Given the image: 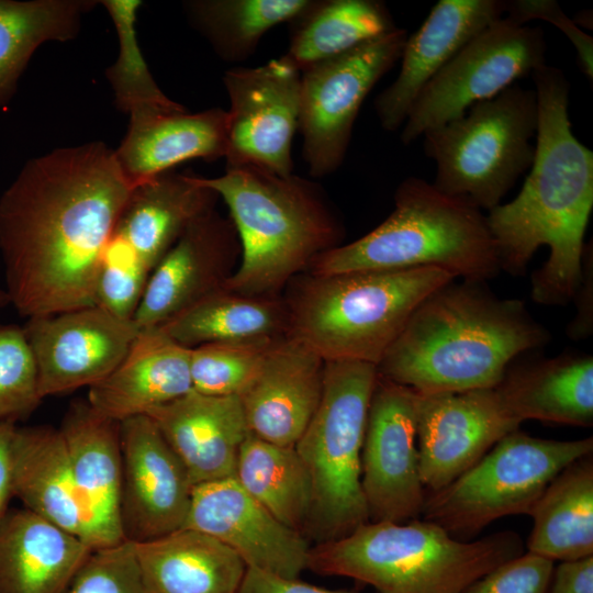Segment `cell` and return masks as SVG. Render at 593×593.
<instances>
[{
	"label": "cell",
	"mask_w": 593,
	"mask_h": 593,
	"mask_svg": "<svg viewBox=\"0 0 593 593\" xmlns=\"http://www.w3.org/2000/svg\"><path fill=\"white\" fill-rule=\"evenodd\" d=\"M133 189L101 142L22 167L0 197L4 290L20 315L94 305L101 258Z\"/></svg>",
	"instance_id": "cell-1"
},
{
	"label": "cell",
	"mask_w": 593,
	"mask_h": 593,
	"mask_svg": "<svg viewBox=\"0 0 593 593\" xmlns=\"http://www.w3.org/2000/svg\"><path fill=\"white\" fill-rule=\"evenodd\" d=\"M538 124L535 155L519 193L488 212L501 271L525 272L541 246L549 257L532 275V299L566 305L583 279V242L593 209V153L572 133L570 85L562 70L544 65L533 74Z\"/></svg>",
	"instance_id": "cell-2"
},
{
	"label": "cell",
	"mask_w": 593,
	"mask_h": 593,
	"mask_svg": "<svg viewBox=\"0 0 593 593\" xmlns=\"http://www.w3.org/2000/svg\"><path fill=\"white\" fill-rule=\"evenodd\" d=\"M455 280L415 309L377 366L381 377L421 394L494 388L512 361L549 342L523 301Z\"/></svg>",
	"instance_id": "cell-3"
},
{
	"label": "cell",
	"mask_w": 593,
	"mask_h": 593,
	"mask_svg": "<svg viewBox=\"0 0 593 593\" xmlns=\"http://www.w3.org/2000/svg\"><path fill=\"white\" fill-rule=\"evenodd\" d=\"M228 208L240 258L224 288L254 296H279L322 254L343 244L345 228L322 187L294 174L230 167L199 177Z\"/></svg>",
	"instance_id": "cell-4"
},
{
	"label": "cell",
	"mask_w": 593,
	"mask_h": 593,
	"mask_svg": "<svg viewBox=\"0 0 593 593\" xmlns=\"http://www.w3.org/2000/svg\"><path fill=\"white\" fill-rule=\"evenodd\" d=\"M433 267L305 271L284 288L290 336L327 361L378 366L419 303L455 280Z\"/></svg>",
	"instance_id": "cell-5"
},
{
	"label": "cell",
	"mask_w": 593,
	"mask_h": 593,
	"mask_svg": "<svg viewBox=\"0 0 593 593\" xmlns=\"http://www.w3.org/2000/svg\"><path fill=\"white\" fill-rule=\"evenodd\" d=\"M522 553L515 532L463 542L424 519L367 522L345 537L311 547L307 569L354 579L378 593H463Z\"/></svg>",
	"instance_id": "cell-6"
},
{
	"label": "cell",
	"mask_w": 593,
	"mask_h": 593,
	"mask_svg": "<svg viewBox=\"0 0 593 593\" xmlns=\"http://www.w3.org/2000/svg\"><path fill=\"white\" fill-rule=\"evenodd\" d=\"M422 267L482 282L501 272L482 211L410 177L396 188L394 209L382 223L322 254L307 271L332 275Z\"/></svg>",
	"instance_id": "cell-7"
},
{
	"label": "cell",
	"mask_w": 593,
	"mask_h": 593,
	"mask_svg": "<svg viewBox=\"0 0 593 593\" xmlns=\"http://www.w3.org/2000/svg\"><path fill=\"white\" fill-rule=\"evenodd\" d=\"M377 379L372 363L325 362L318 407L294 445L312 485L303 536L316 544L345 537L369 522L361 451Z\"/></svg>",
	"instance_id": "cell-8"
},
{
	"label": "cell",
	"mask_w": 593,
	"mask_h": 593,
	"mask_svg": "<svg viewBox=\"0 0 593 593\" xmlns=\"http://www.w3.org/2000/svg\"><path fill=\"white\" fill-rule=\"evenodd\" d=\"M537 124L535 90L514 83L425 132V154L436 164L433 186L489 212L530 168Z\"/></svg>",
	"instance_id": "cell-9"
},
{
	"label": "cell",
	"mask_w": 593,
	"mask_h": 593,
	"mask_svg": "<svg viewBox=\"0 0 593 593\" xmlns=\"http://www.w3.org/2000/svg\"><path fill=\"white\" fill-rule=\"evenodd\" d=\"M592 451V437L552 440L516 429L451 483L425 496L422 515L449 534H474L504 516L529 515L550 481Z\"/></svg>",
	"instance_id": "cell-10"
},
{
	"label": "cell",
	"mask_w": 593,
	"mask_h": 593,
	"mask_svg": "<svg viewBox=\"0 0 593 593\" xmlns=\"http://www.w3.org/2000/svg\"><path fill=\"white\" fill-rule=\"evenodd\" d=\"M540 27L516 25L504 15L469 41L424 87L402 125L409 145L425 132L463 115L546 65Z\"/></svg>",
	"instance_id": "cell-11"
},
{
	"label": "cell",
	"mask_w": 593,
	"mask_h": 593,
	"mask_svg": "<svg viewBox=\"0 0 593 593\" xmlns=\"http://www.w3.org/2000/svg\"><path fill=\"white\" fill-rule=\"evenodd\" d=\"M407 32H392L301 71L299 130L309 174L335 172L346 156L360 107L395 65Z\"/></svg>",
	"instance_id": "cell-12"
},
{
	"label": "cell",
	"mask_w": 593,
	"mask_h": 593,
	"mask_svg": "<svg viewBox=\"0 0 593 593\" xmlns=\"http://www.w3.org/2000/svg\"><path fill=\"white\" fill-rule=\"evenodd\" d=\"M223 83L227 110L226 168L293 174L292 139L299 128L301 71L286 55L257 67H234Z\"/></svg>",
	"instance_id": "cell-13"
},
{
	"label": "cell",
	"mask_w": 593,
	"mask_h": 593,
	"mask_svg": "<svg viewBox=\"0 0 593 593\" xmlns=\"http://www.w3.org/2000/svg\"><path fill=\"white\" fill-rule=\"evenodd\" d=\"M418 393L378 373L361 451L369 522L406 523L422 514L425 493L417 449Z\"/></svg>",
	"instance_id": "cell-14"
},
{
	"label": "cell",
	"mask_w": 593,
	"mask_h": 593,
	"mask_svg": "<svg viewBox=\"0 0 593 593\" xmlns=\"http://www.w3.org/2000/svg\"><path fill=\"white\" fill-rule=\"evenodd\" d=\"M42 399L88 389L122 361L139 328L97 305L27 318Z\"/></svg>",
	"instance_id": "cell-15"
},
{
	"label": "cell",
	"mask_w": 593,
	"mask_h": 593,
	"mask_svg": "<svg viewBox=\"0 0 593 593\" xmlns=\"http://www.w3.org/2000/svg\"><path fill=\"white\" fill-rule=\"evenodd\" d=\"M120 516L125 540L142 542L183 528L193 483L148 415L120 422Z\"/></svg>",
	"instance_id": "cell-16"
},
{
	"label": "cell",
	"mask_w": 593,
	"mask_h": 593,
	"mask_svg": "<svg viewBox=\"0 0 593 593\" xmlns=\"http://www.w3.org/2000/svg\"><path fill=\"white\" fill-rule=\"evenodd\" d=\"M519 425L494 388L418 393L417 449L423 486L430 492L445 488Z\"/></svg>",
	"instance_id": "cell-17"
},
{
	"label": "cell",
	"mask_w": 593,
	"mask_h": 593,
	"mask_svg": "<svg viewBox=\"0 0 593 593\" xmlns=\"http://www.w3.org/2000/svg\"><path fill=\"white\" fill-rule=\"evenodd\" d=\"M240 245L230 216L213 209L194 220L152 270L133 317L139 329L158 327L224 288Z\"/></svg>",
	"instance_id": "cell-18"
},
{
	"label": "cell",
	"mask_w": 593,
	"mask_h": 593,
	"mask_svg": "<svg viewBox=\"0 0 593 593\" xmlns=\"http://www.w3.org/2000/svg\"><path fill=\"white\" fill-rule=\"evenodd\" d=\"M183 528L208 534L247 564L288 579L307 569L306 538L279 522L234 477L193 486Z\"/></svg>",
	"instance_id": "cell-19"
},
{
	"label": "cell",
	"mask_w": 593,
	"mask_h": 593,
	"mask_svg": "<svg viewBox=\"0 0 593 593\" xmlns=\"http://www.w3.org/2000/svg\"><path fill=\"white\" fill-rule=\"evenodd\" d=\"M325 361L299 340H273L257 372L238 395L249 433L294 447L316 412Z\"/></svg>",
	"instance_id": "cell-20"
},
{
	"label": "cell",
	"mask_w": 593,
	"mask_h": 593,
	"mask_svg": "<svg viewBox=\"0 0 593 593\" xmlns=\"http://www.w3.org/2000/svg\"><path fill=\"white\" fill-rule=\"evenodd\" d=\"M503 0H440L419 29L407 36L395 80L374 100L385 131L402 127L424 87L475 35L504 15Z\"/></svg>",
	"instance_id": "cell-21"
},
{
	"label": "cell",
	"mask_w": 593,
	"mask_h": 593,
	"mask_svg": "<svg viewBox=\"0 0 593 593\" xmlns=\"http://www.w3.org/2000/svg\"><path fill=\"white\" fill-rule=\"evenodd\" d=\"M91 532L92 549L124 539L121 516L122 451L120 423L75 401L59 427Z\"/></svg>",
	"instance_id": "cell-22"
},
{
	"label": "cell",
	"mask_w": 593,
	"mask_h": 593,
	"mask_svg": "<svg viewBox=\"0 0 593 593\" xmlns=\"http://www.w3.org/2000/svg\"><path fill=\"white\" fill-rule=\"evenodd\" d=\"M146 415L179 457L193 485L235 475L239 448L250 434L238 395L192 390Z\"/></svg>",
	"instance_id": "cell-23"
},
{
	"label": "cell",
	"mask_w": 593,
	"mask_h": 593,
	"mask_svg": "<svg viewBox=\"0 0 593 593\" xmlns=\"http://www.w3.org/2000/svg\"><path fill=\"white\" fill-rule=\"evenodd\" d=\"M190 391V348L153 327L139 329L119 366L89 388L87 401L97 413L120 423Z\"/></svg>",
	"instance_id": "cell-24"
},
{
	"label": "cell",
	"mask_w": 593,
	"mask_h": 593,
	"mask_svg": "<svg viewBox=\"0 0 593 593\" xmlns=\"http://www.w3.org/2000/svg\"><path fill=\"white\" fill-rule=\"evenodd\" d=\"M226 145L224 109L146 112L130 115L127 133L114 154L122 172L136 187L189 159L224 158Z\"/></svg>",
	"instance_id": "cell-25"
},
{
	"label": "cell",
	"mask_w": 593,
	"mask_h": 593,
	"mask_svg": "<svg viewBox=\"0 0 593 593\" xmlns=\"http://www.w3.org/2000/svg\"><path fill=\"white\" fill-rule=\"evenodd\" d=\"M93 549L25 507L0 515V593H65Z\"/></svg>",
	"instance_id": "cell-26"
},
{
	"label": "cell",
	"mask_w": 593,
	"mask_h": 593,
	"mask_svg": "<svg viewBox=\"0 0 593 593\" xmlns=\"http://www.w3.org/2000/svg\"><path fill=\"white\" fill-rule=\"evenodd\" d=\"M10 475L12 496L23 507L91 547L89 522L59 428L16 426L10 444Z\"/></svg>",
	"instance_id": "cell-27"
},
{
	"label": "cell",
	"mask_w": 593,
	"mask_h": 593,
	"mask_svg": "<svg viewBox=\"0 0 593 593\" xmlns=\"http://www.w3.org/2000/svg\"><path fill=\"white\" fill-rule=\"evenodd\" d=\"M494 389L519 423L593 424V357L589 354L566 353L519 363L514 360Z\"/></svg>",
	"instance_id": "cell-28"
},
{
	"label": "cell",
	"mask_w": 593,
	"mask_h": 593,
	"mask_svg": "<svg viewBox=\"0 0 593 593\" xmlns=\"http://www.w3.org/2000/svg\"><path fill=\"white\" fill-rule=\"evenodd\" d=\"M191 172L165 171L134 187L114 234L152 270L217 194Z\"/></svg>",
	"instance_id": "cell-29"
},
{
	"label": "cell",
	"mask_w": 593,
	"mask_h": 593,
	"mask_svg": "<svg viewBox=\"0 0 593 593\" xmlns=\"http://www.w3.org/2000/svg\"><path fill=\"white\" fill-rule=\"evenodd\" d=\"M134 549L147 593H238L247 569L230 547L190 528Z\"/></svg>",
	"instance_id": "cell-30"
},
{
	"label": "cell",
	"mask_w": 593,
	"mask_h": 593,
	"mask_svg": "<svg viewBox=\"0 0 593 593\" xmlns=\"http://www.w3.org/2000/svg\"><path fill=\"white\" fill-rule=\"evenodd\" d=\"M527 550L552 561L593 556V461L585 456L562 469L532 513Z\"/></svg>",
	"instance_id": "cell-31"
},
{
	"label": "cell",
	"mask_w": 593,
	"mask_h": 593,
	"mask_svg": "<svg viewBox=\"0 0 593 593\" xmlns=\"http://www.w3.org/2000/svg\"><path fill=\"white\" fill-rule=\"evenodd\" d=\"M290 25L286 56L300 71L396 29L378 0H311Z\"/></svg>",
	"instance_id": "cell-32"
},
{
	"label": "cell",
	"mask_w": 593,
	"mask_h": 593,
	"mask_svg": "<svg viewBox=\"0 0 593 593\" xmlns=\"http://www.w3.org/2000/svg\"><path fill=\"white\" fill-rule=\"evenodd\" d=\"M158 328L176 343L193 348L214 342L283 336L288 314L282 295L254 296L222 288Z\"/></svg>",
	"instance_id": "cell-33"
},
{
	"label": "cell",
	"mask_w": 593,
	"mask_h": 593,
	"mask_svg": "<svg viewBox=\"0 0 593 593\" xmlns=\"http://www.w3.org/2000/svg\"><path fill=\"white\" fill-rule=\"evenodd\" d=\"M92 0H0V109L16 92L19 80L40 45L67 42L79 32Z\"/></svg>",
	"instance_id": "cell-34"
},
{
	"label": "cell",
	"mask_w": 593,
	"mask_h": 593,
	"mask_svg": "<svg viewBox=\"0 0 593 593\" xmlns=\"http://www.w3.org/2000/svg\"><path fill=\"white\" fill-rule=\"evenodd\" d=\"M234 478L279 522L303 535L311 510L312 485L294 447L249 434L239 448Z\"/></svg>",
	"instance_id": "cell-35"
},
{
	"label": "cell",
	"mask_w": 593,
	"mask_h": 593,
	"mask_svg": "<svg viewBox=\"0 0 593 593\" xmlns=\"http://www.w3.org/2000/svg\"><path fill=\"white\" fill-rule=\"evenodd\" d=\"M311 0H192L184 4L191 24L225 61L254 54L272 27L290 23Z\"/></svg>",
	"instance_id": "cell-36"
},
{
	"label": "cell",
	"mask_w": 593,
	"mask_h": 593,
	"mask_svg": "<svg viewBox=\"0 0 593 593\" xmlns=\"http://www.w3.org/2000/svg\"><path fill=\"white\" fill-rule=\"evenodd\" d=\"M116 30L119 54L105 71L120 111L130 115L186 110L169 99L154 80L142 54L136 31L139 0H103Z\"/></svg>",
	"instance_id": "cell-37"
},
{
	"label": "cell",
	"mask_w": 593,
	"mask_h": 593,
	"mask_svg": "<svg viewBox=\"0 0 593 593\" xmlns=\"http://www.w3.org/2000/svg\"><path fill=\"white\" fill-rule=\"evenodd\" d=\"M276 338L214 342L190 348L192 390L214 396L239 395Z\"/></svg>",
	"instance_id": "cell-38"
},
{
	"label": "cell",
	"mask_w": 593,
	"mask_h": 593,
	"mask_svg": "<svg viewBox=\"0 0 593 593\" xmlns=\"http://www.w3.org/2000/svg\"><path fill=\"white\" fill-rule=\"evenodd\" d=\"M33 353L23 327L0 324V423L30 415L42 402Z\"/></svg>",
	"instance_id": "cell-39"
},
{
	"label": "cell",
	"mask_w": 593,
	"mask_h": 593,
	"mask_svg": "<svg viewBox=\"0 0 593 593\" xmlns=\"http://www.w3.org/2000/svg\"><path fill=\"white\" fill-rule=\"evenodd\" d=\"M149 275L150 270L113 233L99 266L94 305L116 317L133 320Z\"/></svg>",
	"instance_id": "cell-40"
},
{
	"label": "cell",
	"mask_w": 593,
	"mask_h": 593,
	"mask_svg": "<svg viewBox=\"0 0 593 593\" xmlns=\"http://www.w3.org/2000/svg\"><path fill=\"white\" fill-rule=\"evenodd\" d=\"M65 593H147L134 542L93 549Z\"/></svg>",
	"instance_id": "cell-41"
},
{
	"label": "cell",
	"mask_w": 593,
	"mask_h": 593,
	"mask_svg": "<svg viewBox=\"0 0 593 593\" xmlns=\"http://www.w3.org/2000/svg\"><path fill=\"white\" fill-rule=\"evenodd\" d=\"M553 561L527 551L473 582L463 593H548Z\"/></svg>",
	"instance_id": "cell-42"
},
{
	"label": "cell",
	"mask_w": 593,
	"mask_h": 593,
	"mask_svg": "<svg viewBox=\"0 0 593 593\" xmlns=\"http://www.w3.org/2000/svg\"><path fill=\"white\" fill-rule=\"evenodd\" d=\"M504 16L516 25L539 19L556 25L569 38L577 51L579 66L592 82L593 38L569 19L553 0H510L505 1Z\"/></svg>",
	"instance_id": "cell-43"
},
{
	"label": "cell",
	"mask_w": 593,
	"mask_h": 593,
	"mask_svg": "<svg viewBox=\"0 0 593 593\" xmlns=\"http://www.w3.org/2000/svg\"><path fill=\"white\" fill-rule=\"evenodd\" d=\"M238 593H353L328 590L304 583L299 579H288L264 570L247 567Z\"/></svg>",
	"instance_id": "cell-44"
},
{
	"label": "cell",
	"mask_w": 593,
	"mask_h": 593,
	"mask_svg": "<svg viewBox=\"0 0 593 593\" xmlns=\"http://www.w3.org/2000/svg\"><path fill=\"white\" fill-rule=\"evenodd\" d=\"M548 593H593V556L561 561L553 569Z\"/></svg>",
	"instance_id": "cell-45"
},
{
	"label": "cell",
	"mask_w": 593,
	"mask_h": 593,
	"mask_svg": "<svg viewBox=\"0 0 593 593\" xmlns=\"http://www.w3.org/2000/svg\"><path fill=\"white\" fill-rule=\"evenodd\" d=\"M592 249L585 244L583 253V279L573 300L578 302V314L570 323L568 333L573 338L586 337L592 332Z\"/></svg>",
	"instance_id": "cell-46"
},
{
	"label": "cell",
	"mask_w": 593,
	"mask_h": 593,
	"mask_svg": "<svg viewBox=\"0 0 593 593\" xmlns=\"http://www.w3.org/2000/svg\"><path fill=\"white\" fill-rule=\"evenodd\" d=\"M16 425L13 422L0 423V515L7 510L12 497L10 475V444Z\"/></svg>",
	"instance_id": "cell-47"
},
{
	"label": "cell",
	"mask_w": 593,
	"mask_h": 593,
	"mask_svg": "<svg viewBox=\"0 0 593 593\" xmlns=\"http://www.w3.org/2000/svg\"><path fill=\"white\" fill-rule=\"evenodd\" d=\"M8 304H10V300L5 290L0 289V309Z\"/></svg>",
	"instance_id": "cell-48"
}]
</instances>
